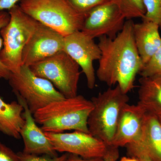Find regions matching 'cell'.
<instances>
[{
    "instance_id": "obj_24",
    "label": "cell",
    "mask_w": 161,
    "mask_h": 161,
    "mask_svg": "<svg viewBox=\"0 0 161 161\" xmlns=\"http://www.w3.org/2000/svg\"><path fill=\"white\" fill-rule=\"evenodd\" d=\"M18 153L20 161H64L68 155V153H65L60 157H53L46 155L28 154L23 152Z\"/></svg>"
},
{
    "instance_id": "obj_28",
    "label": "cell",
    "mask_w": 161,
    "mask_h": 161,
    "mask_svg": "<svg viewBox=\"0 0 161 161\" xmlns=\"http://www.w3.org/2000/svg\"><path fill=\"white\" fill-rule=\"evenodd\" d=\"M120 161H139L138 159L133 157H124L122 158Z\"/></svg>"
},
{
    "instance_id": "obj_22",
    "label": "cell",
    "mask_w": 161,
    "mask_h": 161,
    "mask_svg": "<svg viewBox=\"0 0 161 161\" xmlns=\"http://www.w3.org/2000/svg\"><path fill=\"white\" fill-rule=\"evenodd\" d=\"M10 19L9 13L5 11H0V32L1 29L9 23ZM3 40L0 32V52L3 48ZM11 72L8 69L7 67L3 64L0 60V79L8 80L11 75Z\"/></svg>"
},
{
    "instance_id": "obj_13",
    "label": "cell",
    "mask_w": 161,
    "mask_h": 161,
    "mask_svg": "<svg viewBox=\"0 0 161 161\" xmlns=\"http://www.w3.org/2000/svg\"><path fill=\"white\" fill-rule=\"evenodd\" d=\"M17 97L18 102L24 108L23 113L25 122L20 134L24 143L23 152L28 154L58 156L50 141L47 137L45 132L40 128L35 121L27 104L22 98Z\"/></svg>"
},
{
    "instance_id": "obj_18",
    "label": "cell",
    "mask_w": 161,
    "mask_h": 161,
    "mask_svg": "<svg viewBox=\"0 0 161 161\" xmlns=\"http://www.w3.org/2000/svg\"><path fill=\"white\" fill-rule=\"evenodd\" d=\"M118 7L126 19H142L146 14L144 0H110Z\"/></svg>"
},
{
    "instance_id": "obj_12",
    "label": "cell",
    "mask_w": 161,
    "mask_h": 161,
    "mask_svg": "<svg viewBox=\"0 0 161 161\" xmlns=\"http://www.w3.org/2000/svg\"><path fill=\"white\" fill-rule=\"evenodd\" d=\"M147 112L138 103L127 104L124 107L112 146L119 148L138 141L141 138Z\"/></svg>"
},
{
    "instance_id": "obj_10",
    "label": "cell",
    "mask_w": 161,
    "mask_h": 161,
    "mask_svg": "<svg viewBox=\"0 0 161 161\" xmlns=\"http://www.w3.org/2000/svg\"><path fill=\"white\" fill-rule=\"evenodd\" d=\"M125 22L117 6L109 1L88 14L81 31L94 39L102 36L114 39L121 31Z\"/></svg>"
},
{
    "instance_id": "obj_4",
    "label": "cell",
    "mask_w": 161,
    "mask_h": 161,
    "mask_svg": "<svg viewBox=\"0 0 161 161\" xmlns=\"http://www.w3.org/2000/svg\"><path fill=\"white\" fill-rule=\"evenodd\" d=\"M129 100L118 85L93 97V108L87 122L90 134L112 146L121 112Z\"/></svg>"
},
{
    "instance_id": "obj_16",
    "label": "cell",
    "mask_w": 161,
    "mask_h": 161,
    "mask_svg": "<svg viewBox=\"0 0 161 161\" xmlns=\"http://www.w3.org/2000/svg\"><path fill=\"white\" fill-rule=\"evenodd\" d=\"M138 103L148 113L161 115V76L141 77Z\"/></svg>"
},
{
    "instance_id": "obj_21",
    "label": "cell",
    "mask_w": 161,
    "mask_h": 161,
    "mask_svg": "<svg viewBox=\"0 0 161 161\" xmlns=\"http://www.w3.org/2000/svg\"><path fill=\"white\" fill-rule=\"evenodd\" d=\"M74 9L82 14L87 15L92 9L110 0H67Z\"/></svg>"
},
{
    "instance_id": "obj_9",
    "label": "cell",
    "mask_w": 161,
    "mask_h": 161,
    "mask_svg": "<svg viewBox=\"0 0 161 161\" xmlns=\"http://www.w3.org/2000/svg\"><path fill=\"white\" fill-rule=\"evenodd\" d=\"M63 51L76 62L85 75L87 86L95 87L96 76L94 62L99 60L101 51L94 39L78 31L64 37Z\"/></svg>"
},
{
    "instance_id": "obj_20",
    "label": "cell",
    "mask_w": 161,
    "mask_h": 161,
    "mask_svg": "<svg viewBox=\"0 0 161 161\" xmlns=\"http://www.w3.org/2000/svg\"><path fill=\"white\" fill-rule=\"evenodd\" d=\"M139 75L143 77L161 76V46L144 65Z\"/></svg>"
},
{
    "instance_id": "obj_14",
    "label": "cell",
    "mask_w": 161,
    "mask_h": 161,
    "mask_svg": "<svg viewBox=\"0 0 161 161\" xmlns=\"http://www.w3.org/2000/svg\"><path fill=\"white\" fill-rule=\"evenodd\" d=\"M142 20L134 23L133 30L136 46L144 65L161 46V37L157 24Z\"/></svg>"
},
{
    "instance_id": "obj_7",
    "label": "cell",
    "mask_w": 161,
    "mask_h": 161,
    "mask_svg": "<svg viewBox=\"0 0 161 161\" xmlns=\"http://www.w3.org/2000/svg\"><path fill=\"white\" fill-rule=\"evenodd\" d=\"M30 68L35 75L50 81L65 98L78 95L80 67L64 51Z\"/></svg>"
},
{
    "instance_id": "obj_17",
    "label": "cell",
    "mask_w": 161,
    "mask_h": 161,
    "mask_svg": "<svg viewBox=\"0 0 161 161\" xmlns=\"http://www.w3.org/2000/svg\"><path fill=\"white\" fill-rule=\"evenodd\" d=\"M23 111L19 102L7 103L0 96V131L17 139L21 138L20 131L25 122Z\"/></svg>"
},
{
    "instance_id": "obj_8",
    "label": "cell",
    "mask_w": 161,
    "mask_h": 161,
    "mask_svg": "<svg viewBox=\"0 0 161 161\" xmlns=\"http://www.w3.org/2000/svg\"><path fill=\"white\" fill-rule=\"evenodd\" d=\"M45 133L57 152L75 154L84 158L105 157L112 147L89 133L80 131Z\"/></svg>"
},
{
    "instance_id": "obj_29",
    "label": "cell",
    "mask_w": 161,
    "mask_h": 161,
    "mask_svg": "<svg viewBox=\"0 0 161 161\" xmlns=\"http://www.w3.org/2000/svg\"><path fill=\"white\" fill-rule=\"evenodd\" d=\"M159 120L160 123L161 125V115H159V116H157Z\"/></svg>"
},
{
    "instance_id": "obj_27",
    "label": "cell",
    "mask_w": 161,
    "mask_h": 161,
    "mask_svg": "<svg viewBox=\"0 0 161 161\" xmlns=\"http://www.w3.org/2000/svg\"><path fill=\"white\" fill-rule=\"evenodd\" d=\"M22 0H0V11L9 10Z\"/></svg>"
},
{
    "instance_id": "obj_6",
    "label": "cell",
    "mask_w": 161,
    "mask_h": 161,
    "mask_svg": "<svg viewBox=\"0 0 161 161\" xmlns=\"http://www.w3.org/2000/svg\"><path fill=\"white\" fill-rule=\"evenodd\" d=\"M8 80L17 97L26 102L33 114L52 102L66 98L50 81L37 76L26 65L18 73H11Z\"/></svg>"
},
{
    "instance_id": "obj_11",
    "label": "cell",
    "mask_w": 161,
    "mask_h": 161,
    "mask_svg": "<svg viewBox=\"0 0 161 161\" xmlns=\"http://www.w3.org/2000/svg\"><path fill=\"white\" fill-rule=\"evenodd\" d=\"M64 44V36L40 23L23 49V65L31 66L63 51Z\"/></svg>"
},
{
    "instance_id": "obj_1",
    "label": "cell",
    "mask_w": 161,
    "mask_h": 161,
    "mask_svg": "<svg viewBox=\"0 0 161 161\" xmlns=\"http://www.w3.org/2000/svg\"><path fill=\"white\" fill-rule=\"evenodd\" d=\"M132 19L127 20L114 39L99 38L101 51L96 75L98 80L111 87L117 84L126 94L133 89L136 75L144 66L136 46Z\"/></svg>"
},
{
    "instance_id": "obj_23",
    "label": "cell",
    "mask_w": 161,
    "mask_h": 161,
    "mask_svg": "<svg viewBox=\"0 0 161 161\" xmlns=\"http://www.w3.org/2000/svg\"><path fill=\"white\" fill-rule=\"evenodd\" d=\"M119 157L118 148L112 147L109 153L105 157L84 158L78 155L68 153L67 156L64 161H116Z\"/></svg>"
},
{
    "instance_id": "obj_25",
    "label": "cell",
    "mask_w": 161,
    "mask_h": 161,
    "mask_svg": "<svg viewBox=\"0 0 161 161\" xmlns=\"http://www.w3.org/2000/svg\"><path fill=\"white\" fill-rule=\"evenodd\" d=\"M129 156L133 157L139 161H153L147 151L135 144L131 143L126 146Z\"/></svg>"
},
{
    "instance_id": "obj_26",
    "label": "cell",
    "mask_w": 161,
    "mask_h": 161,
    "mask_svg": "<svg viewBox=\"0 0 161 161\" xmlns=\"http://www.w3.org/2000/svg\"><path fill=\"white\" fill-rule=\"evenodd\" d=\"M0 161H20V160L18 153L14 152L0 141Z\"/></svg>"
},
{
    "instance_id": "obj_5",
    "label": "cell",
    "mask_w": 161,
    "mask_h": 161,
    "mask_svg": "<svg viewBox=\"0 0 161 161\" xmlns=\"http://www.w3.org/2000/svg\"><path fill=\"white\" fill-rule=\"evenodd\" d=\"M9 23L0 32L3 40L0 60L11 73H16L23 66V49L40 23L23 12L19 5L9 9Z\"/></svg>"
},
{
    "instance_id": "obj_3",
    "label": "cell",
    "mask_w": 161,
    "mask_h": 161,
    "mask_svg": "<svg viewBox=\"0 0 161 161\" xmlns=\"http://www.w3.org/2000/svg\"><path fill=\"white\" fill-rule=\"evenodd\" d=\"M19 6L27 15L65 37L82 29L87 15L74 9L67 0H22Z\"/></svg>"
},
{
    "instance_id": "obj_15",
    "label": "cell",
    "mask_w": 161,
    "mask_h": 161,
    "mask_svg": "<svg viewBox=\"0 0 161 161\" xmlns=\"http://www.w3.org/2000/svg\"><path fill=\"white\" fill-rule=\"evenodd\" d=\"M132 143L143 148L153 161H161V125L156 115L147 112L141 138Z\"/></svg>"
},
{
    "instance_id": "obj_19",
    "label": "cell",
    "mask_w": 161,
    "mask_h": 161,
    "mask_svg": "<svg viewBox=\"0 0 161 161\" xmlns=\"http://www.w3.org/2000/svg\"><path fill=\"white\" fill-rule=\"evenodd\" d=\"M146 14L142 20L151 21L161 31V0H144Z\"/></svg>"
},
{
    "instance_id": "obj_2",
    "label": "cell",
    "mask_w": 161,
    "mask_h": 161,
    "mask_svg": "<svg viewBox=\"0 0 161 161\" xmlns=\"http://www.w3.org/2000/svg\"><path fill=\"white\" fill-rule=\"evenodd\" d=\"M93 108L92 101L77 95L51 103L35 112L33 117L44 132L74 130L89 133L88 119Z\"/></svg>"
}]
</instances>
